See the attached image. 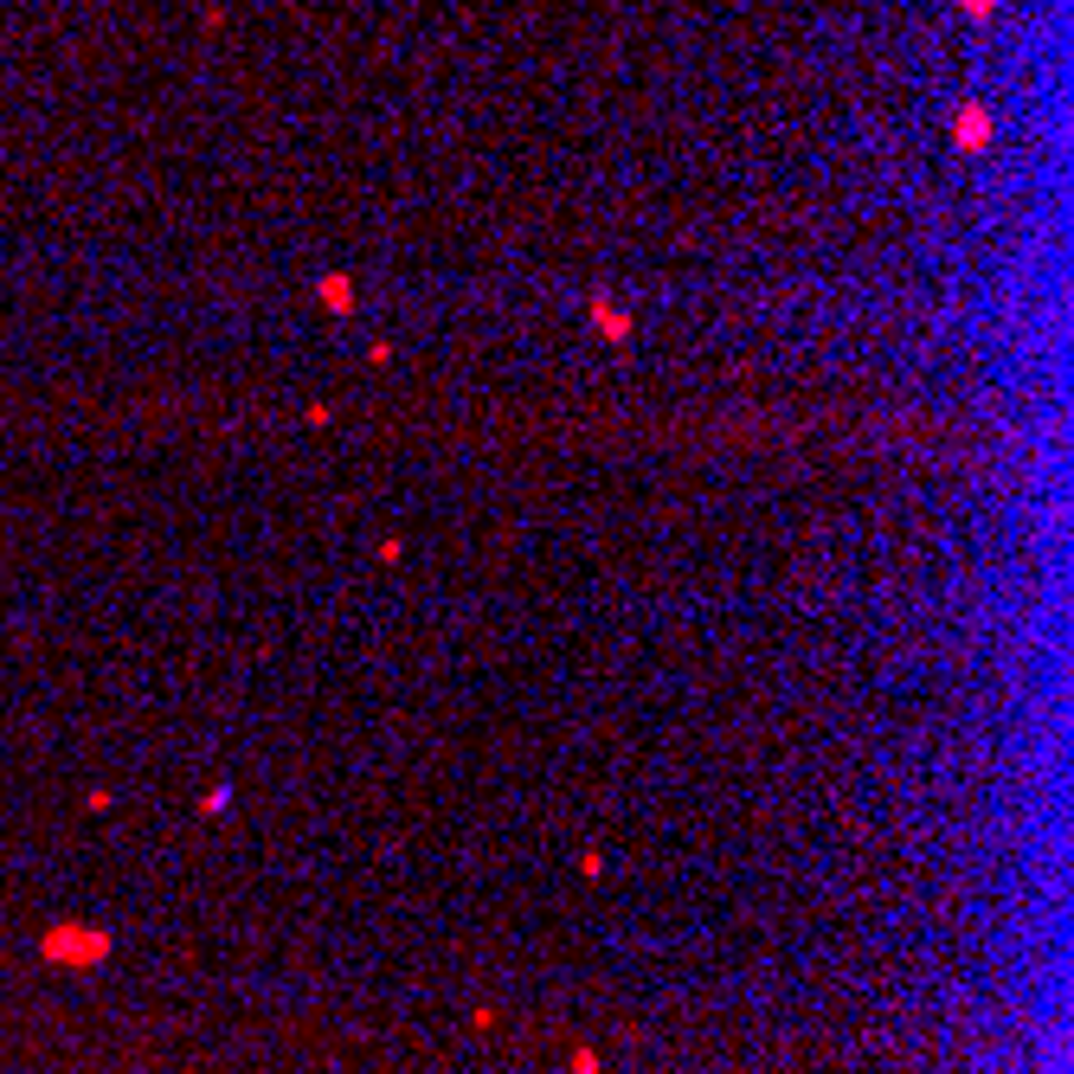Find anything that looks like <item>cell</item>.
<instances>
[{
    "mask_svg": "<svg viewBox=\"0 0 1074 1074\" xmlns=\"http://www.w3.org/2000/svg\"><path fill=\"white\" fill-rule=\"evenodd\" d=\"M104 953H110V933H97V926H52V933H45V959L97 965Z\"/></svg>",
    "mask_w": 1074,
    "mask_h": 1074,
    "instance_id": "1",
    "label": "cell"
},
{
    "mask_svg": "<svg viewBox=\"0 0 1074 1074\" xmlns=\"http://www.w3.org/2000/svg\"><path fill=\"white\" fill-rule=\"evenodd\" d=\"M959 142H965V149H978V142H991V123H985V116H978V110H965V123H959Z\"/></svg>",
    "mask_w": 1074,
    "mask_h": 1074,
    "instance_id": "2",
    "label": "cell"
}]
</instances>
